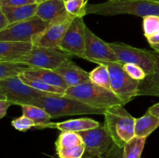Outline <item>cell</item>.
<instances>
[{"mask_svg":"<svg viewBox=\"0 0 159 158\" xmlns=\"http://www.w3.org/2000/svg\"><path fill=\"white\" fill-rule=\"evenodd\" d=\"M86 13L105 16L130 14L144 18L159 15V2L152 0H107L102 3L89 4Z\"/></svg>","mask_w":159,"mask_h":158,"instance_id":"1","label":"cell"},{"mask_svg":"<svg viewBox=\"0 0 159 158\" xmlns=\"http://www.w3.org/2000/svg\"><path fill=\"white\" fill-rule=\"evenodd\" d=\"M31 105L43 108L51 118L86 114L103 115L104 110L93 108L65 94H49L36 99Z\"/></svg>","mask_w":159,"mask_h":158,"instance_id":"2","label":"cell"},{"mask_svg":"<svg viewBox=\"0 0 159 158\" xmlns=\"http://www.w3.org/2000/svg\"><path fill=\"white\" fill-rule=\"evenodd\" d=\"M106 129L119 148L135 136V120L124 105H115L104 110Z\"/></svg>","mask_w":159,"mask_h":158,"instance_id":"3","label":"cell"},{"mask_svg":"<svg viewBox=\"0 0 159 158\" xmlns=\"http://www.w3.org/2000/svg\"><path fill=\"white\" fill-rule=\"evenodd\" d=\"M65 95L77 99L93 108L102 110L115 105H124L113 91L92 81L69 87L65 90Z\"/></svg>","mask_w":159,"mask_h":158,"instance_id":"4","label":"cell"},{"mask_svg":"<svg viewBox=\"0 0 159 158\" xmlns=\"http://www.w3.org/2000/svg\"><path fill=\"white\" fill-rule=\"evenodd\" d=\"M52 93L42 92L25 84L20 77L0 80V99L7 100L12 105H31L42 96Z\"/></svg>","mask_w":159,"mask_h":158,"instance_id":"5","label":"cell"},{"mask_svg":"<svg viewBox=\"0 0 159 158\" xmlns=\"http://www.w3.org/2000/svg\"><path fill=\"white\" fill-rule=\"evenodd\" d=\"M116 55L117 62L124 65L134 64L141 67L147 75L153 73L156 64L155 51L140 49L123 43H108Z\"/></svg>","mask_w":159,"mask_h":158,"instance_id":"6","label":"cell"},{"mask_svg":"<svg viewBox=\"0 0 159 158\" xmlns=\"http://www.w3.org/2000/svg\"><path fill=\"white\" fill-rule=\"evenodd\" d=\"M107 65L110 76V84L113 92L119 98L124 105L138 96V81L132 78L118 62L103 61L98 64Z\"/></svg>","mask_w":159,"mask_h":158,"instance_id":"7","label":"cell"},{"mask_svg":"<svg viewBox=\"0 0 159 158\" xmlns=\"http://www.w3.org/2000/svg\"><path fill=\"white\" fill-rule=\"evenodd\" d=\"M51 22L44 21L37 15L9 25L0 31V41L31 42L44 30Z\"/></svg>","mask_w":159,"mask_h":158,"instance_id":"8","label":"cell"},{"mask_svg":"<svg viewBox=\"0 0 159 158\" xmlns=\"http://www.w3.org/2000/svg\"><path fill=\"white\" fill-rule=\"evenodd\" d=\"M68 60H71V56L61 50L34 46L26 55L16 62L26 64L34 68L55 70Z\"/></svg>","mask_w":159,"mask_h":158,"instance_id":"9","label":"cell"},{"mask_svg":"<svg viewBox=\"0 0 159 158\" xmlns=\"http://www.w3.org/2000/svg\"><path fill=\"white\" fill-rule=\"evenodd\" d=\"M75 16L65 12L58 18L52 20L48 27L37 34L32 40L34 46L60 50V44Z\"/></svg>","mask_w":159,"mask_h":158,"instance_id":"10","label":"cell"},{"mask_svg":"<svg viewBox=\"0 0 159 158\" xmlns=\"http://www.w3.org/2000/svg\"><path fill=\"white\" fill-rule=\"evenodd\" d=\"M85 146V152L92 156H102L108 154L116 147L105 125L79 132Z\"/></svg>","mask_w":159,"mask_h":158,"instance_id":"11","label":"cell"},{"mask_svg":"<svg viewBox=\"0 0 159 158\" xmlns=\"http://www.w3.org/2000/svg\"><path fill=\"white\" fill-rule=\"evenodd\" d=\"M85 26L83 17L77 16L70 24L59 49L71 56L84 59L85 48Z\"/></svg>","mask_w":159,"mask_h":158,"instance_id":"12","label":"cell"},{"mask_svg":"<svg viewBox=\"0 0 159 158\" xmlns=\"http://www.w3.org/2000/svg\"><path fill=\"white\" fill-rule=\"evenodd\" d=\"M84 59L96 64L103 61L117 62L116 55L108 43L98 37L85 26V48Z\"/></svg>","mask_w":159,"mask_h":158,"instance_id":"13","label":"cell"},{"mask_svg":"<svg viewBox=\"0 0 159 158\" xmlns=\"http://www.w3.org/2000/svg\"><path fill=\"white\" fill-rule=\"evenodd\" d=\"M54 71L63 77L68 88L91 81L89 73L73 63L71 60L64 62Z\"/></svg>","mask_w":159,"mask_h":158,"instance_id":"14","label":"cell"},{"mask_svg":"<svg viewBox=\"0 0 159 158\" xmlns=\"http://www.w3.org/2000/svg\"><path fill=\"white\" fill-rule=\"evenodd\" d=\"M100 123L89 118L69 119L61 122H48L36 127L37 129H57L61 132H75L91 129L100 126Z\"/></svg>","mask_w":159,"mask_h":158,"instance_id":"15","label":"cell"},{"mask_svg":"<svg viewBox=\"0 0 159 158\" xmlns=\"http://www.w3.org/2000/svg\"><path fill=\"white\" fill-rule=\"evenodd\" d=\"M34 46L32 42L0 41V61H18Z\"/></svg>","mask_w":159,"mask_h":158,"instance_id":"16","label":"cell"},{"mask_svg":"<svg viewBox=\"0 0 159 158\" xmlns=\"http://www.w3.org/2000/svg\"><path fill=\"white\" fill-rule=\"evenodd\" d=\"M23 74L27 78H34L45 82L53 86L60 87L66 90L68 88L63 77L57 74L54 70L45 69V68H31L25 71Z\"/></svg>","mask_w":159,"mask_h":158,"instance_id":"17","label":"cell"},{"mask_svg":"<svg viewBox=\"0 0 159 158\" xmlns=\"http://www.w3.org/2000/svg\"><path fill=\"white\" fill-rule=\"evenodd\" d=\"M66 12L63 0H47L39 3L36 15L44 21L51 22Z\"/></svg>","mask_w":159,"mask_h":158,"instance_id":"18","label":"cell"},{"mask_svg":"<svg viewBox=\"0 0 159 158\" xmlns=\"http://www.w3.org/2000/svg\"><path fill=\"white\" fill-rule=\"evenodd\" d=\"M37 6V3L21 6H0V11L6 15L9 23L12 24L36 15Z\"/></svg>","mask_w":159,"mask_h":158,"instance_id":"19","label":"cell"},{"mask_svg":"<svg viewBox=\"0 0 159 158\" xmlns=\"http://www.w3.org/2000/svg\"><path fill=\"white\" fill-rule=\"evenodd\" d=\"M156 64L153 73L139 82L138 96L149 95L159 97V54L155 52Z\"/></svg>","mask_w":159,"mask_h":158,"instance_id":"20","label":"cell"},{"mask_svg":"<svg viewBox=\"0 0 159 158\" xmlns=\"http://www.w3.org/2000/svg\"><path fill=\"white\" fill-rule=\"evenodd\" d=\"M159 127V118L147 112L135 120V136L147 138Z\"/></svg>","mask_w":159,"mask_h":158,"instance_id":"21","label":"cell"},{"mask_svg":"<svg viewBox=\"0 0 159 158\" xmlns=\"http://www.w3.org/2000/svg\"><path fill=\"white\" fill-rule=\"evenodd\" d=\"M31 68H33L21 62L0 61V80L18 77Z\"/></svg>","mask_w":159,"mask_h":158,"instance_id":"22","label":"cell"},{"mask_svg":"<svg viewBox=\"0 0 159 158\" xmlns=\"http://www.w3.org/2000/svg\"><path fill=\"white\" fill-rule=\"evenodd\" d=\"M21 107L23 116L34 121L36 124L35 127L48 123L51 119L50 115L40 107L33 105H23Z\"/></svg>","mask_w":159,"mask_h":158,"instance_id":"23","label":"cell"},{"mask_svg":"<svg viewBox=\"0 0 159 158\" xmlns=\"http://www.w3.org/2000/svg\"><path fill=\"white\" fill-rule=\"evenodd\" d=\"M147 138L134 136L123 147V158H141Z\"/></svg>","mask_w":159,"mask_h":158,"instance_id":"24","label":"cell"},{"mask_svg":"<svg viewBox=\"0 0 159 158\" xmlns=\"http://www.w3.org/2000/svg\"><path fill=\"white\" fill-rule=\"evenodd\" d=\"M84 143L82 136L75 132H61L55 142L56 150L68 149Z\"/></svg>","mask_w":159,"mask_h":158,"instance_id":"25","label":"cell"},{"mask_svg":"<svg viewBox=\"0 0 159 158\" xmlns=\"http://www.w3.org/2000/svg\"><path fill=\"white\" fill-rule=\"evenodd\" d=\"M89 77L93 83L112 91L110 72L107 65L99 64L97 68L89 72Z\"/></svg>","mask_w":159,"mask_h":158,"instance_id":"26","label":"cell"},{"mask_svg":"<svg viewBox=\"0 0 159 158\" xmlns=\"http://www.w3.org/2000/svg\"><path fill=\"white\" fill-rule=\"evenodd\" d=\"M19 77H20V78L25 84L28 85L29 86L32 87V88H35V89L38 90V91H42V92L52 93V94H65V89L60 88V87H56L51 85H48V84L45 83V82L41 81L40 80H37V79L27 78V77H24L23 74H20Z\"/></svg>","mask_w":159,"mask_h":158,"instance_id":"27","label":"cell"},{"mask_svg":"<svg viewBox=\"0 0 159 158\" xmlns=\"http://www.w3.org/2000/svg\"><path fill=\"white\" fill-rule=\"evenodd\" d=\"M88 0H70L65 2L67 12L77 17H83L86 15Z\"/></svg>","mask_w":159,"mask_h":158,"instance_id":"28","label":"cell"},{"mask_svg":"<svg viewBox=\"0 0 159 158\" xmlns=\"http://www.w3.org/2000/svg\"><path fill=\"white\" fill-rule=\"evenodd\" d=\"M159 27V15H148L143 18V29L146 39L156 33Z\"/></svg>","mask_w":159,"mask_h":158,"instance_id":"29","label":"cell"},{"mask_svg":"<svg viewBox=\"0 0 159 158\" xmlns=\"http://www.w3.org/2000/svg\"><path fill=\"white\" fill-rule=\"evenodd\" d=\"M56 152L60 158H82L85 152V146L82 143L71 148L57 150Z\"/></svg>","mask_w":159,"mask_h":158,"instance_id":"30","label":"cell"},{"mask_svg":"<svg viewBox=\"0 0 159 158\" xmlns=\"http://www.w3.org/2000/svg\"><path fill=\"white\" fill-rule=\"evenodd\" d=\"M123 67L126 72L129 74V76L138 81L144 80L147 76L145 71L138 65L134 64H125L123 65Z\"/></svg>","mask_w":159,"mask_h":158,"instance_id":"31","label":"cell"},{"mask_svg":"<svg viewBox=\"0 0 159 158\" xmlns=\"http://www.w3.org/2000/svg\"><path fill=\"white\" fill-rule=\"evenodd\" d=\"M11 125L19 131L26 132L32 127H35L36 124L34 121L23 115L20 117L13 119L11 122Z\"/></svg>","mask_w":159,"mask_h":158,"instance_id":"32","label":"cell"},{"mask_svg":"<svg viewBox=\"0 0 159 158\" xmlns=\"http://www.w3.org/2000/svg\"><path fill=\"white\" fill-rule=\"evenodd\" d=\"M37 3L36 0H0V6H21Z\"/></svg>","mask_w":159,"mask_h":158,"instance_id":"33","label":"cell"},{"mask_svg":"<svg viewBox=\"0 0 159 158\" xmlns=\"http://www.w3.org/2000/svg\"><path fill=\"white\" fill-rule=\"evenodd\" d=\"M12 104L7 100L0 99V118L2 119L7 112V109Z\"/></svg>","mask_w":159,"mask_h":158,"instance_id":"34","label":"cell"},{"mask_svg":"<svg viewBox=\"0 0 159 158\" xmlns=\"http://www.w3.org/2000/svg\"><path fill=\"white\" fill-rule=\"evenodd\" d=\"M9 25H10V23H9V21L6 15L2 11H0V31L6 29Z\"/></svg>","mask_w":159,"mask_h":158,"instance_id":"35","label":"cell"},{"mask_svg":"<svg viewBox=\"0 0 159 158\" xmlns=\"http://www.w3.org/2000/svg\"><path fill=\"white\" fill-rule=\"evenodd\" d=\"M147 40L151 46H152V45H155L157 44V43H159V27L158 30L156 31V33H155L153 36H152L151 37L148 38Z\"/></svg>","mask_w":159,"mask_h":158,"instance_id":"36","label":"cell"},{"mask_svg":"<svg viewBox=\"0 0 159 158\" xmlns=\"http://www.w3.org/2000/svg\"><path fill=\"white\" fill-rule=\"evenodd\" d=\"M147 112L151 113V114L154 115V116L159 118V102L156 103L155 105H152V107H150L148 108V110Z\"/></svg>","mask_w":159,"mask_h":158,"instance_id":"37","label":"cell"},{"mask_svg":"<svg viewBox=\"0 0 159 158\" xmlns=\"http://www.w3.org/2000/svg\"><path fill=\"white\" fill-rule=\"evenodd\" d=\"M152 48L154 49V50L155 51V52L158 53L159 54V43H157V44H155V45H152Z\"/></svg>","mask_w":159,"mask_h":158,"instance_id":"38","label":"cell"},{"mask_svg":"<svg viewBox=\"0 0 159 158\" xmlns=\"http://www.w3.org/2000/svg\"><path fill=\"white\" fill-rule=\"evenodd\" d=\"M44 1H47V0H36V2H37V4H39V3H40V2H44Z\"/></svg>","mask_w":159,"mask_h":158,"instance_id":"39","label":"cell"},{"mask_svg":"<svg viewBox=\"0 0 159 158\" xmlns=\"http://www.w3.org/2000/svg\"><path fill=\"white\" fill-rule=\"evenodd\" d=\"M85 158H102V156H88V157H85Z\"/></svg>","mask_w":159,"mask_h":158,"instance_id":"40","label":"cell"},{"mask_svg":"<svg viewBox=\"0 0 159 158\" xmlns=\"http://www.w3.org/2000/svg\"><path fill=\"white\" fill-rule=\"evenodd\" d=\"M64 2H68V1H70V0H63Z\"/></svg>","mask_w":159,"mask_h":158,"instance_id":"41","label":"cell"},{"mask_svg":"<svg viewBox=\"0 0 159 158\" xmlns=\"http://www.w3.org/2000/svg\"><path fill=\"white\" fill-rule=\"evenodd\" d=\"M152 1H155V2H159V0H152Z\"/></svg>","mask_w":159,"mask_h":158,"instance_id":"42","label":"cell"}]
</instances>
